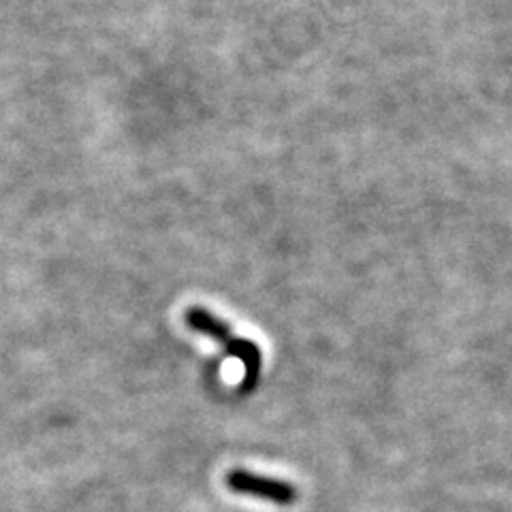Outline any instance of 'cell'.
<instances>
[{"label":"cell","mask_w":512,"mask_h":512,"mask_svg":"<svg viewBox=\"0 0 512 512\" xmlns=\"http://www.w3.org/2000/svg\"><path fill=\"white\" fill-rule=\"evenodd\" d=\"M186 325L197 331L201 335H207L212 338L218 346L229 352L233 359L244 365V382H242V391H250L256 387L261 376V365H263V355L259 344H254L248 338H239V335L233 333V329L224 323L222 318L212 314L210 310H205L201 306H192L184 314Z\"/></svg>","instance_id":"1"},{"label":"cell","mask_w":512,"mask_h":512,"mask_svg":"<svg viewBox=\"0 0 512 512\" xmlns=\"http://www.w3.org/2000/svg\"><path fill=\"white\" fill-rule=\"evenodd\" d=\"M224 483L235 493L242 495H250V498L263 500L269 504L276 506H291L297 502V487L293 483H286L282 478H274V476H265L259 472L252 470H244V468H235L231 472H227L224 476Z\"/></svg>","instance_id":"2"}]
</instances>
